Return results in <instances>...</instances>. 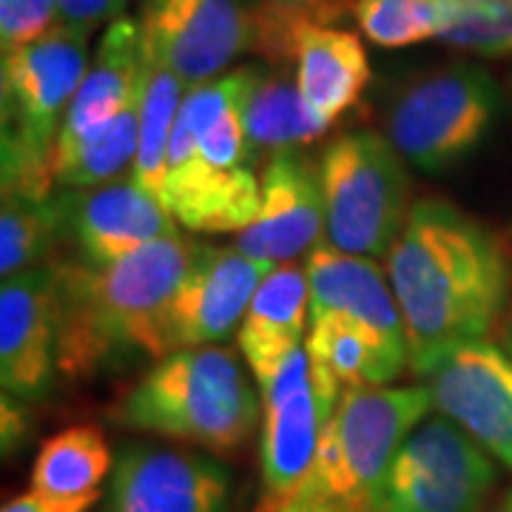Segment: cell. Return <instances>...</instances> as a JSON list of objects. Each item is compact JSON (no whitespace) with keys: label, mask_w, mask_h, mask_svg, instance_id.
<instances>
[{"label":"cell","mask_w":512,"mask_h":512,"mask_svg":"<svg viewBox=\"0 0 512 512\" xmlns=\"http://www.w3.org/2000/svg\"><path fill=\"white\" fill-rule=\"evenodd\" d=\"M410 370L427 376L464 342H478L507 313L512 296L510 245L453 202H413L399 239L387 254Z\"/></svg>","instance_id":"obj_1"},{"label":"cell","mask_w":512,"mask_h":512,"mask_svg":"<svg viewBox=\"0 0 512 512\" xmlns=\"http://www.w3.org/2000/svg\"><path fill=\"white\" fill-rule=\"evenodd\" d=\"M197 242L183 234L114 262H55L57 367L86 379L134 353L163 359L165 319L191 268Z\"/></svg>","instance_id":"obj_2"},{"label":"cell","mask_w":512,"mask_h":512,"mask_svg":"<svg viewBox=\"0 0 512 512\" xmlns=\"http://www.w3.org/2000/svg\"><path fill=\"white\" fill-rule=\"evenodd\" d=\"M256 66H242L185 94L165 157V205L200 234L245 231L259 214L262 180L242 126Z\"/></svg>","instance_id":"obj_3"},{"label":"cell","mask_w":512,"mask_h":512,"mask_svg":"<svg viewBox=\"0 0 512 512\" xmlns=\"http://www.w3.org/2000/svg\"><path fill=\"white\" fill-rule=\"evenodd\" d=\"M430 407L424 384L345 390L305 476L274 501L262 498L256 512H382L390 464Z\"/></svg>","instance_id":"obj_4"},{"label":"cell","mask_w":512,"mask_h":512,"mask_svg":"<svg viewBox=\"0 0 512 512\" xmlns=\"http://www.w3.org/2000/svg\"><path fill=\"white\" fill-rule=\"evenodd\" d=\"M89 63V32L60 23L46 35L3 52V191L32 197L55 194L57 137Z\"/></svg>","instance_id":"obj_5"},{"label":"cell","mask_w":512,"mask_h":512,"mask_svg":"<svg viewBox=\"0 0 512 512\" xmlns=\"http://www.w3.org/2000/svg\"><path fill=\"white\" fill-rule=\"evenodd\" d=\"M259 399L231 350L191 348L157 359L114 410L131 430L188 441L214 453L234 450L251 436Z\"/></svg>","instance_id":"obj_6"},{"label":"cell","mask_w":512,"mask_h":512,"mask_svg":"<svg viewBox=\"0 0 512 512\" xmlns=\"http://www.w3.org/2000/svg\"><path fill=\"white\" fill-rule=\"evenodd\" d=\"M325 242L350 256L379 259L399 239L410 202V177L390 137L353 131L336 137L322 160Z\"/></svg>","instance_id":"obj_7"},{"label":"cell","mask_w":512,"mask_h":512,"mask_svg":"<svg viewBox=\"0 0 512 512\" xmlns=\"http://www.w3.org/2000/svg\"><path fill=\"white\" fill-rule=\"evenodd\" d=\"M501 111L495 80L478 66H447L399 94L387 134L407 163L427 174L447 171L470 157Z\"/></svg>","instance_id":"obj_8"},{"label":"cell","mask_w":512,"mask_h":512,"mask_svg":"<svg viewBox=\"0 0 512 512\" xmlns=\"http://www.w3.org/2000/svg\"><path fill=\"white\" fill-rule=\"evenodd\" d=\"M495 478L493 456L456 421H424L390 464L382 512H481Z\"/></svg>","instance_id":"obj_9"},{"label":"cell","mask_w":512,"mask_h":512,"mask_svg":"<svg viewBox=\"0 0 512 512\" xmlns=\"http://www.w3.org/2000/svg\"><path fill=\"white\" fill-rule=\"evenodd\" d=\"M140 26L146 55L177 74L188 92L254 49V9L242 0H148Z\"/></svg>","instance_id":"obj_10"},{"label":"cell","mask_w":512,"mask_h":512,"mask_svg":"<svg viewBox=\"0 0 512 512\" xmlns=\"http://www.w3.org/2000/svg\"><path fill=\"white\" fill-rule=\"evenodd\" d=\"M433 407L512 470V356L487 339L453 348L424 376Z\"/></svg>","instance_id":"obj_11"},{"label":"cell","mask_w":512,"mask_h":512,"mask_svg":"<svg viewBox=\"0 0 512 512\" xmlns=\"http://www.w3.org/2000/svg\"><path fill=\"white\" fill-rule=\"evenodd\" d=\"M274 268L245 256L237 245H197L191 268L165 319V353L211 348L228 339Z\"/></svg>","instance_id":"obj_12"},{"label":"cell","mask_w":512,"mask_h":512,"mask_svg":"<svg viewBox=\"0 0 512 512\" xmlns=\"http://www.w3.org/2000/svg\"><path fill=\"white\" fill-rule=\"evenodd\" d=\"M259 180V214L237 237L242 254L276 268L325 242V191L319 165L302 151H282L268 157Z\"/></svg>","instance_id":"obj_13"},{"label":"cell","mask_w":512,"mask_h":512,"mask_svg":"<svg viewBox=\"0 0 512 512\" xmlns=\"http://www.w3.org/2000/svg\"><path fill=\"white\" fill-rule=\"evenodd\" d=\"M231 476L214 458L128 444L114 461L109 512H228Z\"/></svg>","instance_id":"obj_14"},{"label":"cell","mask_w":512,"mask_h":512,"mask_svg":"<svg viewBox=\"0 0 512 512\" xmlns=\"http://www.w3.org/2000/svg\"><path fill=\"white\" fill-rule=\"evenodd\" d=\"M55 268L43 265L3 279L0 288V384L6 396L23 402L43 399L57 367Z\"/></svg>","instance_id":"obj_15"},{"label":"cell","mask_w":512,"mask_h":512,"mask_svg":"<svg viewBox=\"0 0 512 512\" xmlns=\"http://www.w3.org/2000/svg\"><path fill=\"white\" fill-rule=\"evenodd\" d=\"M63 231L86 262H114L151 242L180 234L168 205L151 197L131 177L94 188H66L57 194Z\"/></svg>","instance_id":"obj_16"},{"label":"cell","mask_w":512,"mask_h":512,"mask_svg":"<svg viewBox=\"0 0 512 512\" xmlns=\"http://www.w3.org/2000/svg\"><path fill=\"white\" fill-rule=\"evenodd\" d=\"M305 271L311 282V319L345 316L376 339L399 373L410 365L402 311L387 271L376 265V259L342 254L322 242L308 254Z\"/></svg>","instance_id":"obj_17"},{"label":"cell","mask_w":512,"mask_h":512,"mask_svg":"<svg viewBox=\"0 0 512 512\" xmlns=\"http://www.w3.org/2000/svg\"><path fill=\"white\" fill-rule=\"evenodd\" d=\"M262 390V439L259 464L265 481V501H274L299 484L311 467L328 413L319 402L311 379L308 353L299 350L276 370Z\"/></svg>","instance_id":"obj_18"},{"label":"cell","mask_w":512,"mask_h":512,"mask_svg":"<svg viewBox=\"0 0 512 512\" xmlns=\"http://www.w3.org/2000/svg\"><path fill=\"white\" fill-rule=\"evenodd\" d=\"M311 322V282L299 265H276L262 279L239 325V350L254 373L256 384L268 382L308 342Z\"/></svg>","instance_id":"obj_19"},{"label":"cell","mask_w":512,"mask_h":512,"mask_svg":"<svg viewBox=\"0 0 512 512\" xmlns=\"http://www.w3.org/2000/svg\"><path fill=\"white\" fill-rule=\"evenodd\" d=\"M143 80V26L140 20L120 18L109 23L97 55L89 63L80 89L74 94L72 106L57 137V154L77 146L83 137L106 126L111 117L128 109ZM55 154V157H57Z\"/></svg>","instance_id":"obj_20"},{"label":"cell","mask_w":512,"mask_h":512,"mask_svg":"<svg viewBox=\"0 0 512 512\" xmlns=\"http://www.w3.org/2000/svg\"><path fill=\"white\" fill-rule=\"evenodd\" d=\"M291 63L305 109L322 128L353 109L370 83L365 46L345 29L305 23L293 40Z\"/></svg>","instance_id":"obj_21"},{"label":"cell","mask_w":512,"mask_h":512,"mask_svg":"<svg viewBox=\"0 0 512 512\" xmlns=\"http://www.w3.org/2000/svg\"><path fill=\"white\" fill-rule=\"evenodd\" d=\"M305 353L311 362L313 390L328 416H333L342 393L350 387L390 384L402 376L387 362L376 339L345 316L311 319Z\"/></svg>","instance_id":"obj_22"},{"label":"cell","mask_w":512,"mask_h":512,"mask_svg":"<svg viewBox=\"0 0 512 512\" xmlns=\"http://www.w3.org/2000/svg\"><path fill=\"white\" fill-rule=\"evenodd\" d=\"M242 126L256 157L299 151L328 131L305 109L296 72H291L288 66H256L254 83L242 100Z\"/></svg>","instance_id":"obj_23"},{"label":"cell","mask_w":512,"mask_h":512,"mask_svg":"<svg viewBox=\"0 0 512 512\" xmlns=\"http://www.w3.org/2000/svg\"><path fill=\"white\" fill-rule=\"evenodd\" d=\"M188 89L180 77L143 49V80H140V151L131 180L151 197L165 202V157L177 114L183 109Z\"/></svg>","instance_id":"obj_24"},{"label":"cell","mask_w":512,"mask_h":512,"mask_svg":"<svg viewBox=\"0 0 512 512\" xmlns=\"http://www.w3.org/2000/svg\"><path fill=\"white\" fill-rule=\"evenodd\" d=\"M140 151V94L106 126L55 157V180L66 188H94L131 177Z\"/></svg>","instance_id":"obj_25"},{"label":"cell","mask_w":512,"mask_h":512,"mask_svg":"<svg viewBox=\"0 0 512 512\" xmlns=\"http://www.w3.org/2000/svg\"><path fill=\"white\" fill-rule=\"evenodd\" d=\"M114 470L109 444L97 427H69L37 450L32 467V490L77 498L100 493L103 478Z\"/></svg>","instance_id":"obj_26"},{"label":"cell","mask_w":512,"mask_h":512,"mask_svg":"<svg viewBox=\"0 0 512 512\" xmlns=\"http://www.w3.org/2000/svg\"><path fill=\"white\" fill-rule=\"evenodd\" d=\"M60 231H63V214L57 194L32 197L18 191H3V205H0L3 279L43 268V259L52 254Z\"/></svg>","instance_id":"obj_27"},{"label":"cell","mask_w":512,"mask_h":512,"mask_svg":"<svg viewBox=\"0 0 512 512\" xmlns=\"http://www.w3.org/2000/svg\"><path fill=\"white\" fill-rule=\"evenodd\" d=\"M461 15V0H356L353 18L370 43L402 49L441 40Z\"/></svg>","instance_id":"obj_28"},{"label":"cell","mask_w":512,"mask_h":512,"mask_svg":"<svg viewBox=\"0 0 512 512\" xmlns=\"http://www.w3.org/2000/svg\"><path fill=\"white\" fill-rule=\"evenodd\" d=\"M441 43L481 57L512 55V0H461L456 26Z\"/></svg>","instance_id":"obj_29"},{"label":"cell","mask_w":512,"mask_h":512,"mask_svg":"<svg viewBox=\"0 0 512 512\" xmlns=\"http://www.w3.org/2000/svg\"><path fill=\"white\" fill-rule=\"evenodd\" d=\"M57 26V0H0V46L12 52Z\"/></svg>","instance_id":"obj_30"},{"label":"cell","mask_w":512,"mask_h":512,"mask_svg":"<svg viewBox=\"0 0 512 512\" xmlns=\"http://www.w3.org/2000/svg\"><path fill=\"white\" fill-rule=\"evenodd\" d=\"M128 0H57V23L92 35L97 26L126 18Z\"/></svg>","instance_id":"obj_31"},{"label":"cell","mask_w":512,"mask_h":512,"mask_svg":"<svg viewBox=\"0 0 512 512\" xmlns=\"http://www.w3.org/2000/svg\"><path fill=\"white\" fill-rule=\"evenodd\" d=\"M262 3L276 9V12L308 20L316 26H333L345 15H353L356 0H262Z\"/></svg>","instance_id":"obj_32"},{"label":"cell","mask_w":512,"mask_h":512,"mask_svg":"<svg viewBox=\"0 0 512 512\" xmlns=\"http://www.w3.org/2000/svg\"><path fill=\"white\" fill-rule=\"evenodd\" d=\"M100 501V493L77 495V498H60V495L26 490L3 504V512H89Z\"/></svg>","instance_id":"obj_33"},{"label":"cell","mask_w":512,"mask_h":512,"mask_svg":"<svg viewBox=\"0 0 512 512\" xmlns=\"http://www.w3.org/2000/svg\"><path fill=\"white\" fill-rule=\"evenodd\" d=\"M26 439V416L18 404L9 402V396L3 393V450H15L20 441Z\"/></svg>","instance_id":"obj_34"},{"label":"cell","mask_w":512,"mask_h":512,"mask_svg":"<svg viewBox=\"0 0 512 512\" xmlns=\"http://www.w3.org/2000/svg\"><path fill=\"white\" fill-rule=\"evenodd\" d=\"M498 339H501V348L507 350L512 356V302L507 313H504V319H501V330H498Z\"/></svg>","instance_id":"obj_35"},{"label":"cell","mask_w":512,"mask_h":512,"mask_svg":"<svg viewBox=\"0 0 512 512\" xmlns=\"http://www.w3.org/2000/svg\"><path fill=\"white\" fill-rule=\"evenodd\" d=\"M490 512H512V490L504 495V498H501V501H498V504H495Z\"/></svg>","instance_id":"obj_36"},{"label":"cell","mask_w":512,"mask_h":512,"mask_svg":"<svg viewBox=\"0 0 512 512\" xmlns=\"http://www.w3.org/2000/svg\"><path fill=\"white\" fill-rule=\"evenodd\" d=\"M146 3H148V0H146Z\"/></svg>","instance_id":"obj_37"}]
</instances>
